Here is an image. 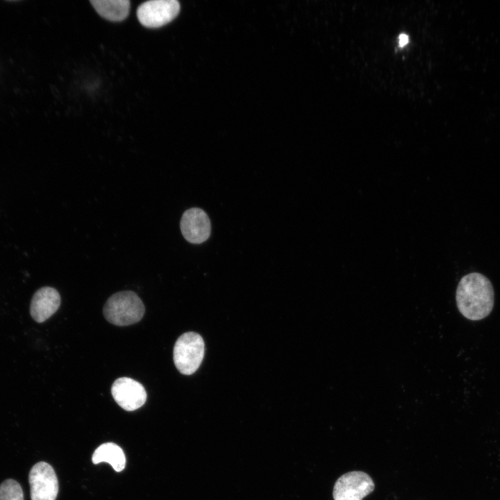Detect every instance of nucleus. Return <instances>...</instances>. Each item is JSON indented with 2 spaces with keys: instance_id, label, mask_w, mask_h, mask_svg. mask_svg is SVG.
Wrapping results in <instances>:
<instances>
[{
  "instance_id": "4",
  "label": "nucleus",
  "mask_w": 500,
  "mask_h": 500,
  "mask_svg": "<svg viewBox=\"0 0 500 500\" xmlns=\"http://www.w3.org/2000/svg\"><path fill=\"white\" fill-rule=\"evenodd\" d=\"M374 483L365 472H347L336 481L333 490L334 500H362L373 492Z\"/></svg>"
},
{
  "instance_id": "1",
  "label": "nucleus",
  "mask_w": 500,
  "mask_h": 500,
  "mask_svg": "<svg viewBox=\"0 0 500 500\" xmlns=\"http://www.w3.org/2000/svg\"><path fill=\"white\" fill-rule=\"evenodd\" d=\"M457 307L467 319L477 321L486 317L494 301L493 286L483 274L472 272L461 278L456 292Z\"/></svg>"
},
{
  "instance_id": "3",
  "label": "nucleus",
  "mask_w": 500,
  "mask_h": 500,
  "mask_svg": "<svg viewBox=\"0 0 500 500\" xmlns=\"http://www.w3.org/2000/svg\"><path fill=\"white\" fill-rule=\"evenodd\" d=\"M204 351V342L199 334L194 332L182 334L175 342L173 350L176 369L184 375L192 374L199 367Z\"/></svg>"
},
{
  "instance_id": "8",
  "label": "nucleus",
  "mask_w": 500,
  "mask_h": 500,
  "mask_svg": "<svg viewBox=\"0 0 500 500\" xmlns=\"http://www.w3.org/2000/svg\"><path fill=\"white\" fill-rule=\"evenodd\" d=\"M180 228L185 239L192 244H201L210 235V222L201 208H191L182 215Z\"/></svg>"
},
{
  "instance_id": "11",
  "label": "nucleus",
  "mask_w": 500,
  "mask_h": 500,
  "mask_svg": "<svg viewBox=\"0 0 500 500\" xmlns=\"http://www.w3.org/2000/svg\"><path fill=\"white\" fill-rule=\"evenodd\" d=\"M94 464L108 462L116 472L122 471L126 465V457L122 448L112 442L101 444L92 455Z\"/></svg>"
},
{
  "instance_id": "12",
  "label": "nucleus",
  "mask_w": 500,
  "mask_h": 500,
  "mask_svg": "<svg viewBox=\"0 0 500 500\" xmlns=\"http://www.w3.org/2000/svg\"><path fill=\"white\" fill-rule=\"evenodd\" d=\"M0 500H24L20 484L11 478L2 482L0 485Z\"/></svg>"
},
{
  "instance_id": "13",
  "label": "nucleus",
  "mask_w": 500,
  "mask_h": 500,
  "mask_svg": "<svg viewBox=\"0 0 500 500\" xmlns=\"http://www.w3.org/2000/svg\"><path fill=\"white\" fill-rule=\"evenodd\" d=\"M408 42V37L406 34H401L399 38V46L403 47L407 44Z\"/></svg>"
},
{
  "instance_id": "10",
  "label": "nucleus",
  "mask_w": 500,
  "mask_h": 500,
  "mask_svg": "<svg viewBox=\"0 0 500 500\" xmlns=\"http://www.w3.org/2000/svg\"><path fill=\"white\" fill-rule=\"evenodd\" d=\"M90 3L99 15L109 21H122L129 13L128 0H91Z\"/></svg>"
},
{
  "instance_id": "5",
  "label": "nucleus",
  "mask_w": 500,
  "mask_h": 500,
  "mask_svg": "<svg viewBox=\"0 0 500 500\" xmlns=\"http://www.w3.org/2000/svg\"><path fill=\"white\" fill-rule=\"evenodd\" d=\"M176 0H151L139 6L137 16L147 28H158L172 21L180 11Z\"/></svg>"
},
{
  "instance_id": "7",
  "label": "nucleus",
  "mask_w": 500,
  "mask_h": 500,
  "mask_svg": "<svg viewBox=\"0 0 500 500\" xmlns=\"http://www.w3.org/2000/svg\"><path fill=\"white\" fill-rule=\"evenodd\" d=\"M111 394L116 403L127 411L138 409L147 400L144 386L128 377L116 379L112 385Z\"/></svg>"
},
{
  "instance_id": "9",
  "label": "nucleus",
  "mask_w": 500,
  "mask_h": 500,
  "mask_svg": "<svg viewBox=\"0 0 500 500\" xmlns=\"http://www.w3.org/2000/svg\"><path fill=\"white\" fill-rule=\"evenodd\" d=\"M60 305V296L58 292L51 287H43L33 294L30 305V313L35 322L42 323L52 316Z\"/></svg>"
},
{
  "instance_id": "2",
  "label": "nucleus",
  "mask_w": 500,
  "mask_h": 500,
  "mask_svg": "<svg viewBox=\"0 0 500 500\" xmlns=\"http://www.w3.org/2000/svg\"><path fill=\"white\" fill-rule=\"evenodd\" d=\"M145 308L138 295L131 290L118 292L106 301L103 312L110 323L119 326L138 322L144 314Z\"/></svg>"
},
{
  "instance_id": "6",
  "label": "nucleus",
  "mask_w": 500,
  "mask_h": 500,
  "mask_svg": "<svg viewBox=\"0 0 500 500\" xmlns=\"http://www.w3.org/2000/svg\"><path fill=\"white\" fill-rule=\"evenodd\" d=\"M31 500H56L58 481L53 468L47 462L34 465L28 475Z\"/></svg>"
}]
</instances>
